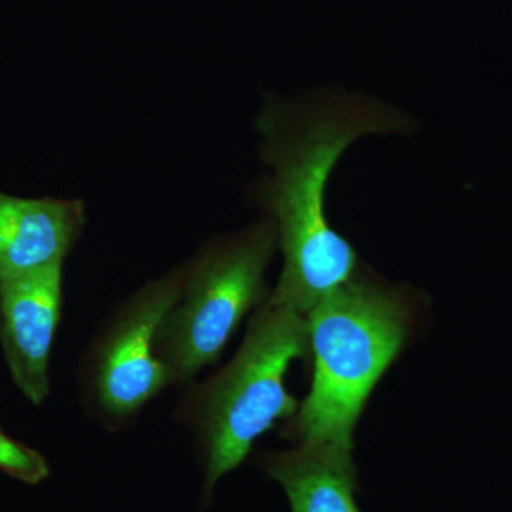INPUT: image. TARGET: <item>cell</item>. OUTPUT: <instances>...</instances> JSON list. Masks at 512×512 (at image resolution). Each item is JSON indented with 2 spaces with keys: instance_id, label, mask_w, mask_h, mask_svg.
<instances>
[{
  "instance_id": "obj_1",
  "label": "cell",
  "mask_w": 512,
  "mask_h": 512,
  "mask_svg": "<svg viewBox=\"0 0 512 512\" xmlns=\"http://www.w3.org/2000/svg\"><path fill=\"white\" fill-rule=\"evenodd\" d=\"M407 114L365 94L319 90L299 99L271 96L255 120L266 174L254 192L274 221L281 275L268 301L302 315L346 284L363 264L326 214L330 175L359 138L409 133Z\"/></svg>"
},
{
  "instance_id": "obj_5",
  "label": "cell",
  "mask_w": 512,
  "mask_h": 512,
  "mask_svg": "<svg viewBox=\"0 0 512 512\" xmlns=\"http://www.w3.org/2000/svg\"><path fill=\"white\" fill-rule=\"evenodd\" d=\"M184 262L117 303L97 326L77 363V390L87 416L110 433L133 427L167 387L158 330L181 295Z\"/></svg>"
},
{
  "instance_id": "obj_4",
  "label": "cell",
  "mask_w": 512,
  "mask_h": 512,
  "mask_svg": "<svg viewBox=\"0 0 512 512\" xmlns=\"http://www.w3.org/2000/svg\"><path fill=\"white\" fill-rule=\"evenodd\" d=\"M278 251L274 221L262 215L245 228L208 239L184 262L180 299L157 338L173 386L183 389L217 363L242 320L268 301L266 271Z\"/></svg>"
},
{
  "instance_id": "obj_8",
  "label": "cell",
  "mask_w": 512,
  "mask_h": 512,
  "mask_svg": "<svg viewBox=\"0 0 512 512\" xmlns=\"http://www.w3.org/2000/svg\"><path fill=\"white\" fill-rule=\"evenodd\" d=\"M256 464L281 485L292 512H360L353 450L336 444H296L266 451Z\"/></svg>"
},
{
  "instance_id": "obj_7",
  "label": "cell",
  "mask_w": 512,
  "mask_h": 512,
  "mask_svg": "<svg viewBox=\"0 0 512 512\" xmlns=\"http://www.w3.org/2000/svg\"><path fill=\"white\" fill-rule=\"evenodd\" d=\"M86 205L0 191V282L64 264L86 227Z\"/></svg>"
},
{
  "instance_id": "obj_6",
  "label": "cell",
  "mask_w": 512,
  "mask_h": 512,
  "mask_svg": "<svg viewBox=\"0 0 512 512\" xmlns=\"http://www.w3.org/2000/svg\"><path fill=\"white\" fill-rule=\"evenodd\" d=\"M64 264L0 282V348L13 383L33 406L50 396V357L63 312Z\"/></svg>"
},
{
  "instance_id": "obj_2",
  "label": "cell",
  "mask_w": 512,
  "mask_h": 512,
  "mask_svg": "<svg viewBox=\"0 0 512 512\" xmlns=\"http://www.w3.org/2000/svg\"><path fill=\"white\" fill-rule=\"evenodd\" d=\"M426 295L380 278L366 265L306 315L311 390L282 424V439L353 450L373 390L419 332Z\"/></svg>"
},
{
  "instance_id": "obj_3",
  "label": "cell",
  "mask_w": 512,
  "mask_h": 512,
  "mask_svg": "<svg viewBox=\"0 0 512 512\" xmlns=\"http://www.w3.org/2000/svg\"><path fill=\"white\" fill-rule=\"evenodd\" d=\"M309 359L306 316L266 301L252 313L227 365L183 387L173 417L194 440L204 471L202 503H210L222 477L242 466L259 437L298 412L301 402L286 377L293 363Z\"/></svg>"
},
{
  "instance_id": "obj_9",
  "label": "cell",
  "mask_w": 512,
  "mask_h": 512,
  "mask_svg": "<svg viewBox=\"0 0 512 512\" xmlns=\"http://www.w3.org/2000/svg\"><path fill=\"white\" fill-rule=\"evenodd\" d=\"M0 471L20 483L39 485L49 478L50 464L35 448L0 429Z\"/></svg>"
}]
</instances>
